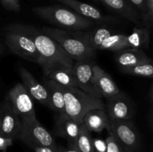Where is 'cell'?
<instances>
[{"instance_id": "cell-1", "label": "cell", "mask_w": 153, "mask_h": 152, "mask_svg": "<svg viewBox=\"0 0 153 152\" xmlns=\"http://www.w3.org/2000/svg\"><path fill=\"white\" fill-rule=\"evenodd\" d=\"M17 25L34 42L40 56V66L43 69V71L55 65L73 67L74 61L55 40L37 28L22 24Z\"/></svg>"}, {"instance_id": "cell-2", "label": "cell", "mask_w": 153, "mask_h": 152, "mask_svg": "<svg viewBox=\"0 0 153 152\" xmlns=\"http://www.w3.org/2000/svg\"><path fill=\"white\" fill-rule=\"evenodd\" d=\"M32 11L50 23L71 31H86L94 25V22L91 19L60 5L34 7Z\"/></svg>"}, {"instance_id": "cell-3", "label": "cell", "mask_w": 153, "mask_h": 152, "mask_svg": "<svg viewBox=\"0 0 153 152\" xmlns=\"http://www.w3.org/2000/svg\"><path fill=\"white\" fill-rule=\"evenodd\" d=\"M64 96L65 113L77 123L82 124L85 115L94 109L105 110L102 99L94 98L79 88L61 86Z\"/></svg>"}, {"instance_id": "cell-4", "label": "cell", "mask_w": 153, "mask_h": 152, "mask_svg": "<svg viewBox=\"0 0 153 152\" xmlns=\"http://www.w3.org/2000/svg\"><path fill=\"white\" fill-rule=\"evenodd\" d=\"M42 31L55 40L73 61L94 59L95 58L96 51L75 36L71 30L44 27Z\"/></svg>"}, {"instance_id": "cell-5", "label": "cell", "mask_w": 153, "mask_h": 152, "mask_svg": "<svg viewBox=\"0 0 153 152\" xmlns=\"http://www.w3.org/2000/svg\"><path fill=\"white\" fill-rule=\"evenodd\" d=\"M4 31V42L12 53L40 65V58L34 42L17 24L10 25Z\"/></svg>"}, {"instance_id": "cell-6", "label": "cell", "mask_w": 153, "mask_h": 152, "mask_svg": "<svg viewBox=\"0 0 153 152\" xmlns=\"http://www.w3.org/2000/svg\"><path fill=\"white\" fill-rule=\"evenodd\" d=\"M21 122L22 127L17 139L34 150L37 147H49L58 151V146L55 143L53 137L38 122L37 118L21 119Z\"/></svg>"}, {"instance_id": "cell-7", "label": "cell", "mask_w": 153, "mask_h": 152, "mask_svg": "<svg viewBox=\"0 0 153 152\" xmlns=\"http://www.w3.org/2000/svg\"><path fill=\"white\" fill-rule=\"evenodd\" d=\"M7 100L13 112L20 119L36 118L34 99L28 94L22 83H18L7 93Z\"/></svg>"}, {"instance_id": "cell-8", "label": "cell", "mask_w": 153, "mask_h": 152, "mask_svg": "<svg viewBox=\"0 0 153 152\" xmlns=\"http://www.w3.org/2000/svg\"><path fill=\"white\" fill-rule=\"evenodd\" d=\"M95 64L94 59L75 61L73 66L78 88L94 98L102 99L101 93L97 89L94 80L93 66Z\"/></svg>"}, {"instance_id": "cell-9", "label": "cell", "mask_w": 153, "mask_h": 152, "mask_svg": "<svg viewBox=\"0 0 153 152\" xmlns=\"http://www.w3.org/2000/svg\"><path fill=\"white\" fill-rule=\"evenodd\" d=\"M110 132L122 147L135 150L140 142L139 134L134 124L129 120L110 119Z\"/></svg>"}, {"instance_id": "cell-10", "label": "cell", "mask_w": 153, "mask_h": 152, "mask_svg": "<svg viewBox=\"0 0 153 152\" xmlns=\"http://www.w3.org/2000/svg\"><path fill=\"white\" fill-rule=\"evenodd\" d=\"M105 106L110 119L130 120L135 113V108L132 101L125 93L121 92L107 98Z\"/></svg>"}, {"instance_id": "cell-11", "label": "cell", "mask_w": 153, "mask_h": 152, "mask_svg": "<svg viewBox=\"0 0 153 152\" xmlns=\"http://www.w3.org/2000/svg\"><path fill=\"white\" fill-rule=\"evenodd\" d=\"M1 110V128L0 134L3 137L17 139L20 132L22 122L21 119L13 112L10 102L6 98L0 107Z\"/></svg>"}, {"instance_id": "cell-12", "label": "cell", "mask_w": 153, "mask_h": 152, "mask_svg": "<svg viewBox=\"0 0 153 152\" xmlns=\"http://www.w3.org/2000/svg\"><path fill=\"white\" fill-rule=\"evenodd\" d=\"M56 1L68 6L79 15L87 19H91L93 22L96 21L100 23H114V22H119V19L117 18L104 15L94 6L87 3L78 0H56Z\"/></svg>"}, {"instance_id": "cell-13", "label": "cell", "mask_w": 153, "mask_h": 152, "mask_svg": "<svg viewBox=\"0 0 153 152\" xmlns=\"http://www.w3.org/2000/svg\"><path fill=\"white\" fill-rule=\"evenodd\" d=\"M82 124H79L67 113L56 115L55 120V133L57 136L67 139L68 145L76 146Z\"/></svg>"}, {"instance_id": "cell-14", "label": "cell", "mask_w": 153, "mask_h": 152, "mask_svg": "<svg viewBox=\"0 0 153 152\" xmlns=\"http://www.w3.org/2000/svg\"><path fill=\"white\" fill-rule=\"evenodd\" d=\"M19 73L22 80V85L33 99L44 106L48 105V92L43 85L36 80L33 75L25 67L19 66Z\"/></svg>"}, {"instance_id": "cell-15", "label": "cell", "mask_w": 153, "mask_h": 152, "mask_svg": "<svg viewBox=\"0 0 153 152\" xmlns=\"http://www.w3.org/2000/svg\"><path fill=\"white\" fill-rule=\"evenodd\" d=\"M43 72L46 78L55 82L60 86L78 88L73 67L55 65L46 69Z\"/></svg>"}, {"instance_id": "cell-16", "label": "cell", "mask_w": 153, "mask_h": 152, "mask_svg": "<svg viewBox=\"0 0 153 152\" xmlns=\"http://www.w3.org/2000/svg\"><path fill=\"white\" fill-rule=\"evenodd\" d=\"M101 1L122 17L131 21L137 26H143L140 13L128 0H102Z\"/></svg>"}, {"instance_id": "cell-17", "label": "cell", "mask_w": 153, "mask_h": 152, "mask_svg": "<svg viewBox=\"0 0 153 152\" xmlns=\"http://www.w3.org/2000/svg\"><path fill=\"white\" fill-rule=\"evenodd\" d=\"M93 75L97 89L106 99L120 92L111 76L96 63L93 66Z\"/></svg>"}, {"instance_id": "cell-18", "label": "cell", "mask_w": 153, "mask_h": 152, "mask_svg": "<svg viewBox=\"0 0 153 152\" xmlns=\"http://www.w3.org/2000/svg\"><path fill=\"white\" fill-rule=\"evenodd\" d=\"M114 59L120 70L142 63L152 62V59L142 49L132 48L115 52Z\"/></svg>"}, {"instance_id": "cell-19", "label": "cell", "mask_w": 153, "mask_h": 152, "mask_svg": "<svg viewBox=\"0 0 153 152\" xmlns=\"http://www.w3.org/2000/svg\"><path fill=\"white\" fill-rule=\"evenodd\" d=\"M75 36L85 42L94 51L100 50L102 42L113 34V31L105 26L98 27L91 31H72Z\"/></svg>"}, {"instance_id": "cell-20", "label": "cell", "mask_w": 153, "mask_h": 152, "mask_svg": "<svg viewBox=\"0 0 153 152\" xmlns=\"http://www.w3.org/2000/svg\"><path fill=\"white\" fill-rule=\"evenodd\" d=\"M82 124L90 132L101 133L103 130L108 131L110 129V119L105 110L102 109H94L88 112L83 117Z\"/></svg>"}, {"instance_id": "cell-21", "label": "cell", "mask_w": 153, "mask_h": 152, "mask_svg": "<svg viewBox=\"0 0 153 152\" xmlns=\"http://www.w3.org/2000/svg\"><path fill=\"white\" fill-rule=\"evenodd\" d=\"M44 86L48 92V105L56 115L65 113V102L61 86L52 80L44 79Z\"/></svg>"}, {"instance_id": "cell-22", "label": "cell", "mask_w": 153, "mask_h": 152, "mask_svg": "<svg viewBox=\"0 0 153 152\" xmlns=\"http://www.w3.org/2000/svg\"><path fill=\"white\" fill-rule=\"evenodd\" d=\"M128 48L137 49H146L150 41V29L143 26L134 27L129 35L126 37Z\"/></svg>"}, {"instance_id": "cell-23", "label": "cell", "mask_w": 153, "mask_h": 152, "mask_svg": "<svg viewBox=\"0 0 153 152\" xmlns=\"http://www.w3.org/2000/svg\"><path fill=\"white\" fill-rule=\"evenodd\" d=\"M127 35L123 34H112L108 37L100 47V50L118 52L128 49L126 40Z\"/></svg>"}, {"instance_id": "cell-24", "label": "cell", "mask_w": 153, "mask_h": 152, "mask_svg": "<svg viewBox=\"0 0 153 152\" xmlns=\"http://www.w3.org/2000/svg\"><path fill=\"white\" fill-rule=\"evenodd\" d=\"M91 132L82 123L79 137L76 142V147L79 152H94V142Z\"/></svg>"}, {"instance_id": "cell-25", "label": "cell", "mask_w": 153, "mask_h": 152, "mask_svg": "<svg viewBox=\"0 0 153 152\" xmlns=\"http://www.w3.org/2000/svg\"><path fill=\"white\" fill-rule=\"evenodd\" d=\"M123 72L133 76L152 78L153 75V63L146 62L121 69Z\"/></svg>"}, {"instance_id": "cell-26", "label": "cell", "mask_w": 153, "mask_h": 152, "mask_svg": "<svg viewBox=\"0 0 153 152\" xmlns=\"http://www.w3.org/2000/svg\"><path fill=\"white\" fill-rule=\"evenodd\" d=\"M146 13L142 18V25L151 29L153 22V0H145Z\"/></svg>"}, {"instance_id": "cell-27", "label": "cell", "mask_w": 153, "mask_h": 152, "mask_svg": "<svg viewBox=\"0 0 153 152\" xmlns=\"http://www.w3.org/2000/svg\"><path fill=\"white\" fill-rule=\"evenodd\" d=\"M108 133V134L107 138L105 139L106 145H107L106 152H123L122 145L120 144L119 142L110 132Z\"/></svg>"}, {"instance_id": "cell-28", "label": "cell", "mask_w": 153, "mask_h": 152, "mask_svg": "<svg viewBox=\"0 0 153 152\" xmlns=\"http://www.w3.org/2000/svg\"><path fill=\"white\" fill-rule=\"evenodd\" d=\"M3 7L10 11L19 12L21 9L19 0H0Z\"/></svg>"}, {"instance_id": "cell-29", "label": "cell", "mask_w": 153, "mask_h": 152, "mask_svg": "<svg viewBox=\"0 0 153 152\" xmlns=\"http://www.w3.org/2000/svg\"><path fill=\"white\" fill-rule=\"evenodd\" d=\"M93 142L94 152H106L107 145L105 140L101 138H95L93 139Z\"/></svg>"}, {"instance_id": "cell-30", "label": "cell", "mask_w": 153, "mask_h": 152, "mask_svg": "<svg viewBox=\"0 0 153 152\" xmlns=\"http://www.w3.org/2000/svg\"><path fill=\"white\" fill-rule=\"evenodd\" d=\"M134 7H135L141 15V18L143 17L146 13V7L145 0H128Z\"/></svg>"}, {"instance_id": "cell-31", "label": "cell", "mask_w": 153, "mask_h": 152, "mask_svg": "<svg viewBox=\"0 0 153 152\" xmlns=\"http://www.w3.org/2000/svg\"><path fill=\"white\" fill-rule=\"evenodd\" d=\"M13 142V139H12L3 137L0 134V151L4 152L11 145Z\"/></svg>"}, {"instance_id": "cell-32", "label": "cell", "mask_w": 153, "mask_h": 152, "mask_svg": "<svg viewBox=\"0 0 153 152\" xmlns=\"http://www.w3.org/2000/svg\"><path fill=\"white\" fill-rule=\"evenodd\" d=\"M58 152H79L76 146L68 145L67 148L58 147Z\"/></svg>"}, {"instance_id": "cell-33", "label": "cell", "mask_w": 153, "mask_h": 152, "mask_svg": "<svg viewBox=\"0 0 153 152\" xmlns=\"http://www.w3.org/2000/svg\"><path fill=\"white\" fill-rule=\"evenodd\" d=\"M35 152H58L49 147H37L34 149Z\"/></svg>"}, {"instance_id": "cell-34", "label": "cell", "mask_w": 153, "mask_h": 152, "mask_svg": "<svg viewBox=\"0 0 153 152\" xmlns=\"http://www.w3.org/2000/svg\"><path fill=\"white\" fill-rule=\"evenodd\" d=\"M123 152H135V150H132V149L127 148L123 147Z\"/></svg>"}, {"instance_id": "cell-35", "label": "cell", "mask_w": 153, "mask_h": 152, "mask_svg": "<svg viewBox=\"0 0 153 152\" xmlns=\"http://www.w3.org/2000/svg\"><path fill=\"white\" fill-rule=\"evenodd\" d=\"M149 101H150V102L152 103V86H151L150 91H149Z\"/></svg>"}, {"instance_id": "cell-36", "label": "cell", "mask_w": 153, "mask_h": 152, "mask_svg": "<svg viewBox=\"0 0 153 152\" xmlns=\"http://www.w3.org/2000/svg\"><path fill=\"white\" fill-rule=\"evenodd\" d=\"M4 46H3L2 45H1V43H0V55L3 53V51H4Z\"/></svg>"}, {"instance_id": "cell-37", "label": "cell", "mask_w": 153, "mask_h": 152, "mask_svg": "<svg viewBox=\"0 0 153 152\" xmlns=\"http://www.w3.org/2000/svg\"><path fill=\"white\" fill-rule=\"evenodd\" d=\"M0 128H1V110H0Z\"/></svg>"}, {"instance_id": "cell-38", "label": "cell", "mask_w": 153, "mask_h": 152, "mask_svg": "<svg viewBox=\"0 0 153 152\" xmlns=\"http://www.w3.org/2000/svg\"><path fill=\"white\" fill-rule=\"evenodd\" d=\"M97 1H102V0H97Z\"/></svg>"}]
</instances>
